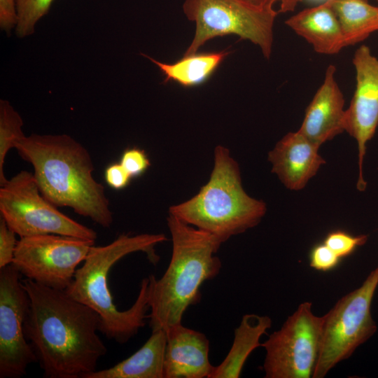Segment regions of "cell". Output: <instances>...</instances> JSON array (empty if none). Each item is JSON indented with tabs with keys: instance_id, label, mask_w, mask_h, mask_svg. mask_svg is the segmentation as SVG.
<instances>
[{
	"instance_id": "1",
	"label": "cell",
	"mask_w": 378,
	"mask_h": 378,
	"mask_svg": "<svg viewBox=\"0 0 378 378\" xmlns=\"http://www.w3.org/2000/svg\"><path fill=\"white\" fill-rule=\"evenodd\" d=\"M29 298L24 332L46 378H84L107 351L99 315L65 290L22 280Z\"/></svg>"
},
{
	"instance_id": "2",
	"label": "cell",
	"mask_w": 378,
	"mask_h": 378,
	"mask_svg": "<svg viewBox=\"0 0 378 378\" xmlns=\"http://www.w3.org/2000/svg\"><path fill=\"white\" fill-rule=\"evenodd\" d=\"M15 148L33 166L38 188L50 203L111 227L113 214L104 186L94 178L92 158L80 143L66 134H32L17 141Z\"/></svg>"
},
{
	"instance_id": "3",
	"label": "cell",
	"mask_w": 378,
	"mask_h": 378,
	"mask_svg": "<svg viewBox=\"0 0 378 378\" xmlns=\"http://www.w3.org/2000/svg\"><path fill=\"white\" fill-rule=\"evenodd\" d=\"M167 240L164 234H121L105 246H92L77 269L65 292L95 311L100 317L99 331L118 343L127 342L146 324L149 309L150 279H142L138 296L127 310H118L109 289L108 279L113 266L128 254L144 252L156 265L160 259L155 246Z\"/></svg>"
},
{
	"instance_id": "4",
	"label": "cell",
	"mask_w": 378,
	"mask_h": 378,
	"mask_svg": "<svg viewBox=\"0 0 378 378\" xmlns=\"http://www.w3.org/2000/svg\"><path fill=\"white\" fill-rule=\"evenodd\" d=\"M172 241L169 264L162 277L150 274L148 315L152 331L182 323L189 306L200 301V287L215 278L222 262L216 255L221 242L213 235L169 214Z\"/></svg>"
},
{
	"instance_id": "5",
	"label": "cell",
	"mask_w": 378,
	"mask_h": 378,
	"mask_svg": "<svg viewBox=\"0 0 378 378\" xmlns=\"http://www.w3.org/2000/svg\"><path fill=\"white\" fill-rule=\"evenodd\" d=\"M266 211L264 202L245 192L238 163L228 148L219 145L207 183L192 198L170 206L169 214L223 243L256 226Z\"/></svg>"
},
{
	"instance_id": "6",
	"label": "cell",
	"mask_w": 378,
	"mask_h": 378,
	"mask_svg": "<svg viewBox=\"0 0 378 378\" xmlns=\"http://www.w3.org/2000/svg\"><path fill=\"white\" fill-rule=\"evenodd\" d=\"M183 11L195 23V33L184 55L197 52L208 41L230 34L258 46L269 59L274 41V24L279 13L274 8L248 0H185Z\"/></svg>"
},
{
	"instance_id": "7",
	"label": "cell",
	"mask_w": 378,
	"mask_h": 378,
	"mask_svg": "<svg viewBox=\"0 0 378 378\" xmlns=\"http://www.w3.org/2000/svg\"><path fill=\"white\" fill-rule=\"evenodd\" d=\"M377 285L378 267L358 288L340 298L322 316L320 349L313 378L324 377L376 332L371 304Z\"/></svg>"
},
{
	"instance_id": "8",
	"label": "cell",
	"mask_w": 378,
	"mask_h": 378,
	"mask_svg": "<svg viewBox=\"0 0 378 378\" xmlns=\"http://www.w3.org/2000/svg\"><path fill=\"white\" fill-rule=\"evenodd\" d=\"M0 214L20 237L57 234L95 241L97 232L60 212L41 192L34 174L22 170L0 188Z\"/></svg>"
},
{
	"instance_id": "9",
	"label": "cell",
	"mask_w": 378,
	"mask_h": 378,
	"mask_svg": "<svg viewBox=\"0 0 378 378\" xmlns=\"http://www.w3.org/2000/svg\"><path fill=\"white\" fill-rule=\"evenodd\" d=\"M312 303H301L280 330L262 343L266 351V378L312 377L318 356L323 318L312 311Z\"/></svg>"
},
{
	"instance_id": "10",
	"label": "cell",
	"mask_w": 378,
	"mask_h": 378,
	"mask_svg": "<svg viewBox=\"0 0 378 378\" xmlns=\"http://www.w3.org/2000/svg\"><path fill=\"white\" fill-rule=\"evenodd\" d=\"M94 244L92 240L57 234L22 237L12 264L26 279L65 290Z\"/></svg>"
},
{
	"instance_id": "11",
	"label": "cell",
	"mask_w": 378,
	"mask_h": 378,
	"mask_svg": "<svg viewBox=\"0 0 378 378\" xmlns=\"http://www.w3.org/2000/svg\"><path fill=\"white\" fill-rule=\"evenodd\" d=\"M22 274L13 265L0 269V378H20L37 362L24 323L29 307Z\"/></svg>"
},
{
	"instance_id": "12",
	"label": "cell",
	"mask_w": 378,
	"mask_h": 378,
	"mask_svg": "<svg viewBox=\"0 0 378 378\" xmlns=\"http://www.w3.org/2000/svg\"><path fill=\"white\" fill-rule=\"evenodd\" d=\"M352 62L356 71V88L345 111L344 131L357 142V189L363 191L367 184L363 172L366 144L378 127V58L368 46L362 45L355 51Z\"/></svg>"
},
{
	"instance_id": "13",
	"label": "cell",
	"mask_w": 378,
	"mask_h": 378,
	"mask_svg": "<svg viewBox=\"0 0 378 378\" xmlns=\"http://www.w3.org/2000/svg\"><path fill=\"white\" fill-rule=\"evenodd\" d=\"M336 67H327L324 79L307 107L298 131L321 146L344 131V98L335 79Z\"/></svg>"
},
{
	"instance_id": "14",
	"label": "cell",
	"mask_w": 378,
	"mask_h": 378,
	"mask_svg": "<svg viewBox=\"0 0 378 378\" xmlns=\"http://www.w3.org/2000/svg\"><path fill=\"white\" fill-rule=\"evenodd\" d=\"M319 147L298 130L288 132L269 152L272 172L288 189H302L326 162Z\"/></svg>"
},
{
	"instance_id": "15",
	"label": "cell",
	"mask_w": 378,
	"mask_h": 378,
	"mask_svg": "<svg viewBox=\"0 0 378 378\" xmlns=\"http://www.w3.org/2000/svg\"><path fill=\"white\" fill-rule=\"evenodd\" d=\"M164 378H209L214 367L209 358V341L182 323L166 331Z\"/></svg>"
},
{
	"instance_id": "16",
	"label": "cell",
	"mask_w": 378,
	"mask_h": 378,
	"mask_svg": "<svg viewBox=\"0 0 378 378\" xmlns=\"http://www.w3.org/2000/svg\"><path fill=\"white\" fill-rule=\"evenodd\" d=\"M285 24L319 54L335 55L346 47L339 20L328 0L288 18Z\"/></svg>"
},
{
	"instance_id": "17",
	"label": "cell",
	"mask_w": 378,
	"mask_h": 378,
	"mask_svg": "<svg viewBox=\"0 0 378 378\" xmlns=\"http://www.w3.org/2000/svg\"><path fill=\"white\" fill-rule=\"evenodd\" d=\"M167 344L164 330L152 331L145 344L126 359L104 370H96L84 378H164Z\"/></svg>"
},
{
	"instance_id": "18",
	"label": "cell",
	"mask_w": 378,
	"mask_h": 378,
	"mask_svg": "<svg viewBox=\"0 0 378 378\" xmlns=\"http://www.w3.org/2000/svg\"><path fill=\"white\" fill-rule=\"evenodd\" d=\"M272 326L267 316L247 314L234 330L232 346L225 359L215 366L209 378H238L251 353L258 346L261 336Z\"/></svg>"
},
{
	"instance_id": "19",
	"label": "cell",
	"mask_w": 378,
	"mask_h": 378,
	"mask_svg": "<svg viewBox=\"0 0 378 378\" xmlns=\"http://www.w3.org/2000/svg\"><path fill=\"white\" fill-rule=\"evenodd\" d=\"M230 53L227 50L183 55L169 64L141 54L154 63L164 76V82H176L184 88H191L206 82Z\"/></svg>"
},
{
	"instance_id": "20",
	"label": "cell",
	"mask_w": 378,
	"mask_h": 378,
	"mask_svg": "<svg viewBox=\"0 0 378 378\" xmlns=\"http://www.w3.org/2000/svg\"><path fill=\"white\" fill-rule=\"evenodd\" d=\"M340 24L346 47L378 31V6L367 0H328Z\"/></svg>"
},
{
	"instance_id": "21",
	"label": "cell",
	"mask_w": 378,
	"mask_h": 378,
	"mask_svg": "<svg viewBox=\"0 0 378 378\" xmlns=\"http://www.w3.org/2000/svg\"><path fill=\"white\" fill-rule=\"evenodd\" d=\"M23 120L12 104L6 99L0 100V185L8 179L4 174V162L8 152L15 148L17 141L25 135L22 132Z\"/></svg>"
},
{
	"instance_id": "22",
	"label": "cell",
	"mask_w": 378,
	"mask_h": 378,
	"mask_svg": "<svg viewBox=\"0 0 378 378\" xmlns=\"http://www.w3.org/2000/svg\"><path fill=\"white\" fill-rule=\"evenodd\" d=\"M54 0H17L18 22L15 29L18 38L32 35L39 20L48 12Z\"/></svg>"
},
{
	"instance_id": "23",
	"label": "cell",
	"mask_w": 378,
	"mask_h": 378,
	"mask_svg": "<svg viewBox=\"0 0 378 378\" xmlns=\"http://www.w3.org/2000/svg\"><path fill=\"white\" fill-rule=\"evenodd\" d=\"M368 236L352 235L342 230L329 232L323 243L327 245L340 258L351 255L358 247L364 245Z\"/></svg>"
},
{
	"instance_id": "24",
	"label": "cell",
	"mask_w": 378,
	"mask_h": 378,
	"mask_svg": "<svg viewBox=\"0 0 378 378\" xmlns=\"http://www.w3.org/2000/svg\"><path fill=\"white\" fill-rule=\"evenodd\" d=\"M120 163L132 178L141 176L150 166V160L145 150L136 147L125 149L121 155Z\"/></svg>"
},
{
	"instance_id": "25",
	"label": "cell",
	"mask_w": 378,
	"mask_h": 378,
	"mask_svg": "<svg viewBox=\"0 0 378 378\" xmlns=\"http://www.w3.org/2000/svg\"><path fill=\"white\" fill-rule=\"evenodd\" d=\"M310 266L319 271L326 272L334 269L340 258L324 243L315 245L309 255Z\"/></svg>"
},
{
	"instance_id": "26",
	"label": "cell",
	"mask_w": 378,
	"mask_h": 378,
	"mask_svg": "<svg viewBox=\"0 0 378 378\" xmlns=\"http://www.w3.org/2000/svg\"><path fill=\"white\" fill-rule=\"evenodd\" d=\"M16 233L0 218V269L12 264L18 241Z\"/></svg>"
},
{
	"instance_id": "27",
	"label": "cell",
	"mask_w": 378,
	"mask_h": 378,
	"mask_svg": "<svg viewBox=\"0 0 378 378\" xmlns=\"http://www.w3.org/2000/svg\"><path fill=\"white\" fill-rule=\"evenodd\" d=\"M18 22L17 0H0V27L9 36Z\"/></svg>"
},
{
	"instance_id": "28",
	"label": "cell",
	"mask_w": 378,
	"mask_h": 378,
	"mask_svg": "<svg viewBox=\"0 0 378 378\" xmlns=\"http://www.w3.org/2000/svg\"><path fill=\"white\" fill-rule=\"evenodd\" d=\"M104 178L111 188L122 190L129 185L132 178L119 162L107 166L104 171Z\"/></svg>"
},
{
	"instance_id": "29",
	"label": "cell",
	"mask_w": 378,
	"mask_h": 378,
	"mask_svg": "<svg viewBox=\"0 0 378 378\" xmlns=\"http://www.w3.org/2000/svg\"><path fill=\"white\" fill-rule=\"evenodd\" d=\"M253 4L264 7L274 8L275 4L279 6V13L293 12L302 0H248Z\"/></svg>"
},
{
	"instance_id": "30",
	"label": "cell",
	"mask_w": 378,
	"mask_h": 378,
	"mask_svg": "<svg viewBox=\"0 0 378 378\" xmlns=\"http://www.w3.org/2000/svg\"><path fill=\"white\" fill-rule=\"evenodd\" d=\"M378 1V0H377Z\"/></svg>"
}]
</instances>
